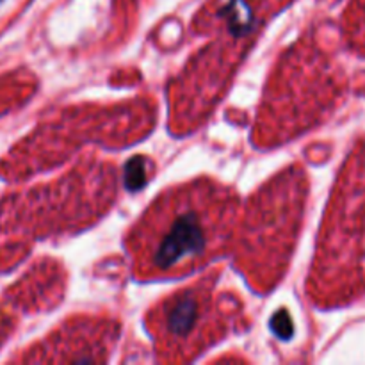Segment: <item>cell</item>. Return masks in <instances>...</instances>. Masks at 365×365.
Masks as SVG:
<instances>
[{
    "label": "cell",
    "mask_w": 365,
    "mask_h": 365,
    "mask_svg": "<svg viewBox=\"0 0 365 365\" xmlns=\"http://www.w3.org/2000/svg\"><path fill=\"white\" fill-rule=\"evenodd\" d=\"M232 209L209 184L164 192L139 220L132 245L139 262L155 274L182 273L209 259L223 242Z\"/></svg>",
    "instance_id": "obj_1"
},
{
    "label": "cell",
    "mask_w": 365,
    "mask_h": 365,
    "mask_svg": "<svg viewBox=\"0 0 365 365\" xmlns=\"http://www.w3.org/2000/svg\"><path fill=\"white\" fill-rule=\"evenodd\" d=\"M210 296L202 289L182 291L159 307L153 319L157 335L173 348L198 346L210 317Z\"/></svg>",
    "instance_id": "obj_2"
}]
</instances>
